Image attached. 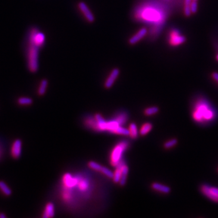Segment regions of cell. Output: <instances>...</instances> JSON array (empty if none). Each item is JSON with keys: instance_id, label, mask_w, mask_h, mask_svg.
Instances as JSON below:
<instances>
[{"instance_id": "2", "label": "cell", "mask_w": 218, "mask_h": 218, "mask_svg": "<svg viewBox=\"0 0 218 218\" xmlns=\"http://www.w3.org/2000/svg\"><path fill=\"white\" fill-rule=\"evenodd\" d=\"M192 117L195 121L202 123L212 120L214 114L207 102L204 99H200L195 105Z\"/></svg>"}, {"instance_id": "5", "label": "cell", "mask_w": 218, "mask_h": 218, "mask_svg": "<svg viewBox=\"0 0 218 218\" xmlns=\"http://www.w3.org/2000/svg\"><path fill=\"white\" fill-rule=\"evenodd\" d=\"M186 41V36L182 35L179 30L173 29L170 30L168 35V42L171 46H179L184 44Z\"/></svg>"}, {"instance_id": "14", "label": "cell", "mask_w": 218, "mask_h": 218, "mask_svg": "<svg viewBox=\"0 0 218 218\" xmlns=\"http://www.w3.org/2000/svg\"><path fill=\"white\" fill-rule=\"evenodd\" d=\"M152 188L156 191L165 194H168L171 191V189L169 187L165 185H162V184H159L158 183H153L152 185Z\"/></svg>"}, {"instance_id": "32", "label": "cell", "mask_w": 218, "mask_h": 218, "mask_svg": "<svg viewBox=\"0 0 218 218\" xmlns=\"http://www.w3.org/2000/svg\"><path fill=\"white\" fill-rule=\"evenodd\" d=\"M216 60L218 61V53L216 55Z\"/></svg>"}, {"instance_id": "17", "label": "cell", "mask_w": 218, "mask_h": 218, "mask_svg": "<svg viewBox=\"0 0 218 218\" xmlns=\"http://www.w3.org/2000/svg\"><path fill=\"white\" fill-rule=\"evenodd\" d=\"M128 173H129V167L126 164H124L122 168L121 176L120 181V184L121 186H124L126 185Z\"/></svg>"}, {"instance_id": "26", "label": "cell", "mask_w": 218, "mask_h": 218, "mask_svg": "<svg viewBox=\"0 0 218 218\" xmlns=\"http://www.w3.org/2000/svg\"><path fill=\"white\" fill-rule=\"evenodd\" d=\"M100 172L102 173L103 174H104L105 176H107L109 178H112L113 179V177H114V173L111 170H110L108 168H106L105 167L102 166V168L101 169Z\"/></svg>"}, {"instance_id": "16", "label": "cell", "mask_w": 218, "mask_h": 218, "mask_svg": "<svg viewBox=\"0 0 218 218\" xmlns=\"http://www.w3.org/2000/svg\"><path fill=\"white\" fill-rule=\"evenodd\" d=\"M95 118L97 121L98 131H106V126L107 122H106L102 117L99 114H96L95 115Z\"/></svg>"}, {"instance_id": "13", "label": "cell", "mask_w": 218, "mask_h": 218, "mask_svg": "<svg viewBox=\"0 0 218 218\" xmlns=\"http://www.w3.org/2000/svg\"><path fill=\"white\" fill-rule=\"evenodd\" d=\"M54 216H55L54 205L52 202H49L46 205L45 210L42 217L43 218H47V217H52Z\"/></svg>"}, {"instance_id": "24", "label": "cell", "mask_w": 218, "mask_h": 218, "mask_svg": "<svg viewBox=\"0 0 218 218\" xmlns=\"http://www.w3.org/2000/svg\"><path fill=\"white\" fill-rule=\"evenodd\" d=\"M17 102L21 105H30L33 103V100L30 98L20 97L18 99Z\"/></svg>"}, {"instance_id": "11", "label": "cell", "mask_w": 218, "mask_h": 218, "mask_svg": "<svg viewBox=\"0 0 218 218\" xmlns=\"http://www.w3.org/2000/svg\"><path fill=\"white\" fill-rule=\"evenodd\" d=\"M22 152V141L20 139H17L14 141L12 144L11 154V156L15 159H19L21 156Z\"/></svg>"}, {"instance_id": "12", "label": "cell", "mask_w": 218, "mask_h": 218, "mask_svg": "<svg viewBox=\"0 0 218 218\" xmlns=\"http://www.w3.org/2000/svg\"><path fill=\"white\" fill-rule=\"evenodd\" d=\"M126 164L124 161L121 160V161L119 162V164L117 166V168L114 171L113 180L115 183H118L120 181L121 176V171H122V168L123 165Z\"/></svg>"}, {"instance_id": "28", "label": "cell", "mask_w": 218, "mask_h": 218, "mask_svg": "<svg viewBox=\"0 0 218 218\" xmlns=\"http://www.w3.org/2000/svg\"><path fill=\"white\" fill-rule=\"evenodd\" d=\"M198 2H195V1H192L191 3V5H190V9H191V12L192 14H195L198 11Z\"/></svg>"}, {"instance_id": "27", "label": "cell", "mask_w": 218, "mask_h": 218, "mask_svg": "<svg viewBox=\"0 0 218 218\" xmlns=\"http://www.w3.org/2000/svg\"><path fill=\"white\" fill-rule=\"evenodd\" d=\"M88 165L90 168L99 171H101V169L102 168V166L99 164L94 161H90L88 164Z\"/></svg>"}, {"instance_id": "18", "label": "cell", "mask_w": 218, "mask_h": 218, "mask_svg": "<svg viewBox=\"0 0 218 218\" xmlns=\"http://www.w3.org/2000/svg\"><path fill=\"white\" fill-rule=\"evenodd\" d=\"M0 190L6 196H10L12 195V190L3 180H0Z\"/></svg>"}, {"instance_id": "8", "label": "cell", "mask_w": 218, "mask_h": 218, "mask_svg": "<svg viewBox=\"0 0 218 218\" xmlns=\"http://www.w3.org/2000/svg\"><path fill=\"white\" fill-rule=\"evenodd\" d=\"M148 30L146 27L141 28L136 33H135L129 40V44L133 46L139 43L144 37L148 35Z\"/></svg>"}, {"instance_id": "29", "label": "cell", "mask_w": 218, "mask_h": 218, "mask_svg": "<svg viewBox=\"0 0 218 218\" xmlns=\"http://www.w3.org/2000/svg\"><path fill=\"white\" fill-rule=\"evenodd\" d=\"M211 78L216 83H218V73L217 72H213L211 74Z\"/></svg>"}, {"instance_id": "22", "label": "cell", "mask_w": 218, "mask_h": 218, "mask_svg": "<svg viewBox=\"0 0 218 218\" xmlns=\"http://www.w3.org/2000/svg\"><path fill=\"white\" fill-rule=\"evenodd\" d=\"M129 135L133 139H136L138 136V130L137 126L135 123H131L129 126Z\"/></svg>"}, {"instance_id": "19", "label": "cell", "mask_w": 218, "mask_h": 218, "mask_svg": "<svg viewBox=\"0 0 218 218\" xmlns=\"http://www.w3.org/2000/svg\"><path fill=\"white\" fill-rule=\"evenodd\" d=\"M152 127H153V125L150 123H147L144 124L142 126V127L139 130L140 135L141 136L146 135L149 132H150L152 130Z\"/></svg>"}, {"instance_id": "4", "label": "cell", "mask_w": 218, "mask_h": 218, "mask_svg": "<svg viewBox=\"0 0 218 218\" xmlns=\"http://www.w3.org/2000/svg\"><path fill=\"white\" fill-rule=\"evenodd\" d=\"M129 142L124 141L119 142L113 149L111 155V164L112 165L117 167L121 160L123 152L127 149Z\"/></svg>"}, {"instance_id": "31", "label": "cell", "mask_w": 218, "mask_h": 218, "mask_svg": "<svg viewBox=\"0 0 218 218\" xmlns=\"http://www.w3.org/2000/svg\"><path fill=\"white\" fill-rule=\"evenodd\" d=\"M7 216L4 213H0V218H6Z\"/></svg>"}, {"instance_id": "9", "label": "cell", "mask_w": 218, "mask_h": 218, "mask_svg": "<svg viewBox=\"0 0 218 218\" xmlns=\"http://www.w3.org/2000/svg\"><path fill=\"white\" fill-rule=\"evenodd\" d=\"M78 6L82 14H83L84 18L89 23H93L95 21V18L94 15L91 12L88 6L84 2H79Z\"/></svg>"}, {"instance_id": "20", "label": "cell", "mask_w": 218, "mask_h": 218, "mask_svg": "<svg viewBox=\"0 0 218 218\" xmlns=\"http://www.w3.org/2000/svg\"><path fill=\"white\" fill-rule=\"evenodd\" d=\"M47 86H48V81L46 79L42 80L40 83V87L38 90V95L43 96L46 93Z\"/></svg>"}, {"instance_id": "6", "label": "cell", "mask_w": 218, "mask_h": 218, "mask_svg": "<svg viewBox=\"0 0 218 218\" xmlns=\"http://www.w3.org/2000/svg\"><path fill=\"white\" fill-rule=\"evenodd\" d=\"M106 130L118 135H122L125 136L129 135V130L120 126V124L117 121L107 122L106 126Z\"/></svg>"}, {"instance_id": "10", "label": "cell", "mask_w": 218, "mask_h": 218, "mask_svg": "<svg viewBox=\"0 0 218 218\" xmlns=\"http://www.w3.org/2000/svg\"><path fill=\"white\" fill-rule=\"evenodd\" d=\"M120 69L117 67L114 68L111 71L110 75H108V78L105 80V81L104 83V87L107 89H111L112 87V86L114 85V84L115 83L117 79L118 78V76L120 75Z\"/></svg>"}, {"instance_id": "25", "label": "cell", "mask_w": 218, "mask_h": 218, "mask_svg": "<svg viewBox=\"0 0 218 218\" xmlns=\"http://www.w3.org/2000/svg\"><path fill=\"white\" fill-rule=\"evenodd\" d=\"M177 144V140L176 139H171L167 142H165L164 144V147L166 149H169Z\"/></svg>"}, {"instance_id": "15", "label": "cell", "mask_w": 218, "mask_h": 218, "mask_svg": "<svg viewBox=\"0 0 218 218\" xmlns=\"http://www.w3.org/2000/svg\"><path fill=\"white\" fill-rule=\"evenodd\" d=\"M63 183L65 186L68 187H71L77 184V180L76 179L72 178L71 176L69 173H66L63 176Z\"/></svg>"}, {"instance_id": "23", "label": "cell", "mask_w": 218, "mask_h": 218, "mask_svg": "<svg viewBox=\"0 0 218 218\" xmlns=\"http://www.w3.org/2000/svg\"><path fill=\"white\" fill-rule=\"evenodd\" d=\"M159 111V107H158L157 106H153L145 108L144 111V113L146 116H152L158 113Z\"/></svg>"}, {"instance_id": "34", "label": "cell", "mask_w": 218, "mask_h": 218, "mask_svg": "<svg viewBox=\"0 0 218 218\" xmlns=\"http://www.w3.org/2000/svg\"><path fill=\"white\" fill-rule=\"evenodd\" d=\"M165 1H167V2H168V1H170V0H165Z\"/></svg>"}, {"instance_id": "21", "label": "cell", "mask_w": 218, "mask_h": 218, "mask_svg": "<svg viewBox=\"0 0 218 218\" xmlns=\"http://www.w3.org/2000/svg\"><path fill=\"white\" fill-rule=\"evenodd\" d=\"M192 0H184V14L186 17H189L192 14L190 5Z\"/></svg>"}, {"instance_id": "3", "label": "cell", "mask_w": 218, "mask_h": 218, "mask_svg": "<svg viewBox=\"0 0 218 218\" xmlns=\"http://www.w3.org/2000/svg\"><path fill=\"white\" fill-rule=\"evenodd\" d=\"M40 47L35 43L29 41L27 61V67L32 73H36L39 68V52Z\"/></svg>"}, {"instance_id": "30", "label": "cell", "mask_w": 218, "mask_h": 218, "mask_svg": "<svg viewBox=\"0 0 218 218\" xmlns=\"http://www.w3.org/2000/svg\"><path fill=\"white\" fill-rule=\"evenodd\" d=\"M4 150H5L4 145H3V143H2V142L0 141V158H1L2 156L3 155Z\"/></svg>"}, {"instance_id": "7", "label": "cell", "mask_w": 218, "mask_h": 218, "mask_svg": "<svg viewBox=\"0 0 218 218\" xmlns=\"http://www.w3.org/2000/svg\"><path fill=\"white\" fill-rule=\"evenodd\" d=\"M201 191L204 195L214 202H218V188L203 185Z\"/></svg>"}, {"instance_id": "1", "label": "cell", "mask_w": 218, "mask_h": 218, "mask_svg": "<svg viewBox=\"0 0 218 218\" xmlns=\"http://www.w3.org/2000/svg\"><path fill=\"white\" fill-rule=\"evenodd\" d=\"M168 13L164 6L155 2L145 3L135 11L136 20L151 26L152 35L159 33L167 17Z\"/></svg>"}, {"instance_id": "33", "label": "cell", "mask_w": 218, "mask_h": 218, "mask_svg": "<svg viewBox=\"0 0 218 218\" xmlns=\"http://www.w3.org/2000/svg\"><path fill=\"white\" fill-rule=\"evenodd\" d=\"M192 1H195V2H198V0H192Z\"/></svg>"}]
</instances>
